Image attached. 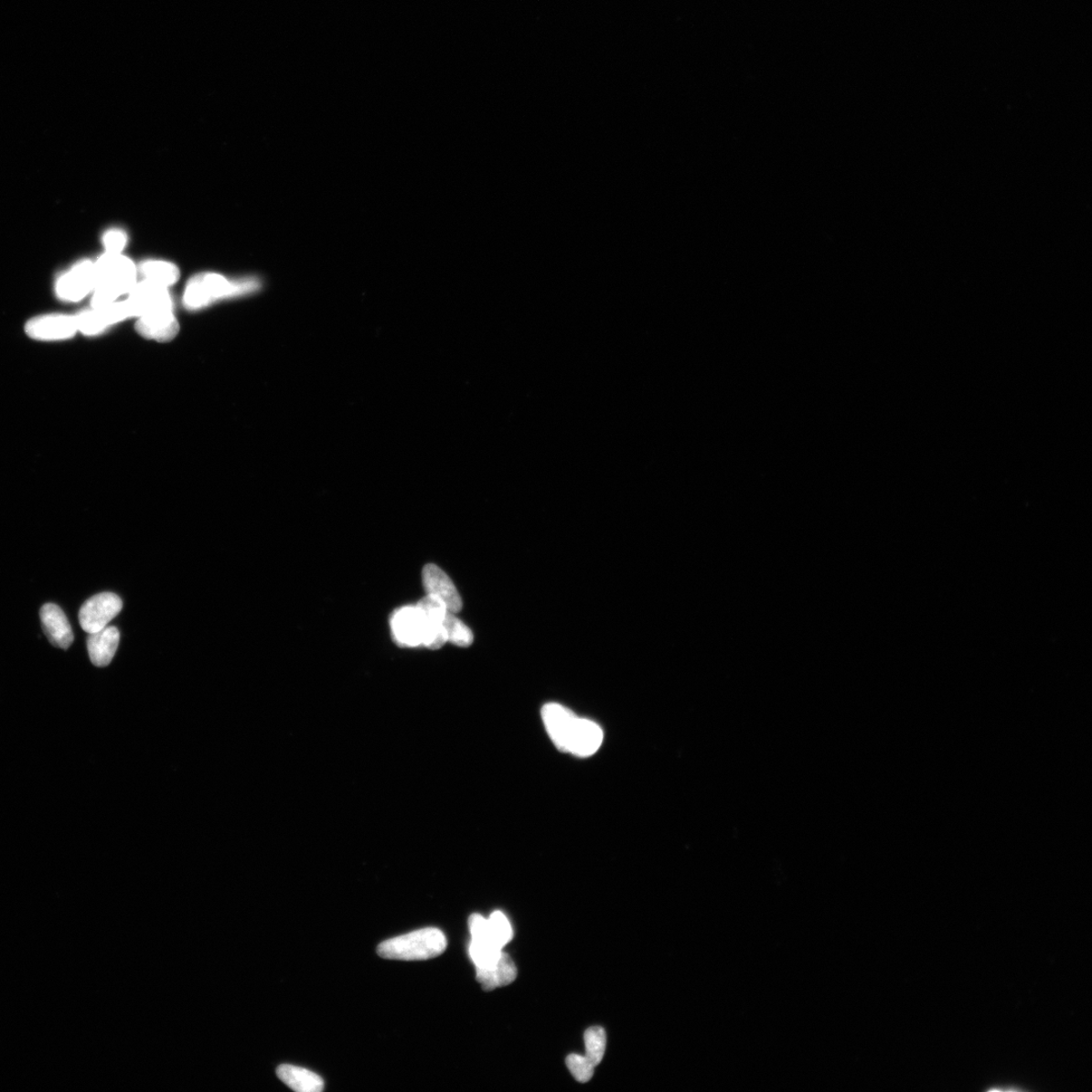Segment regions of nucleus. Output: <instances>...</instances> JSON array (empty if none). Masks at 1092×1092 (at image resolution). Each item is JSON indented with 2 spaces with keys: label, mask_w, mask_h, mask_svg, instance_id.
Here are the masks:
<instances>
[{
  "label": "nucleus",
  "mask_w": 1092,
  "mask_h": 1092,
  "mask_svg": "<svg viewBox=\"0 0 1092 1092\" xmlns=\"http://www.w3.org/2000/svg\"><path fill=\"white\" fill-rule=\"evenodd\" d=\"M468 953L476 969H488L499 960L502 949L492 943L476 941L472 938Z\"/></svg>",
  "instance_id": "20"
},
{
  "label": "nucleus",
  "mask_w": 1092,
  "mask_h": 1092,
  "mask_svg": "<svg viewBox=\"0 0 1092 1092\" xmlns=\"http://www.w3.org/2000/svg\"><path fill=\"white\" fill-rule=\"evenodd\" d=\"M566 1062L572 1076L581 1082V1084H586L593 1077L595 1066L592 1065L586 1056L572 1054Z\"/></svg>",
  "instance_id": "23"
},
{
  "label": "nucleus",
  "mask_w": 1092,
  "mask_h": 1092,
  "mask_svg": "<svg viewBox=\"0 0 1092 1092\" xmlns=\"http://www.w3.org/2000/svg\"><path fill=\"white\" fill-rule=\"evenodd\" d=\"M94 284V263L84 261L59 277L56 283V294L64 301L78 302L93 291Z\"/></svg>",
  "instance_id": "8"
},
{
  "label": "nucleus",
  "mask_w": 1092,
  "mask_h": 1092,
  "mask_svg": "<svg viewBox=\"0 0 1092 1092\" xmlns=\"http://www.w3.org/2000/svg\"><path fill=\"white\" fill-rule=\"evenodd\" d=\"M140 272L145 280L161 286L168 287L179 279L178 268L166 262H146L140 266Z\"/></svg>",
  "instance_id": "18"
},
{
  "label": "nucleus",
  "mask_w": 1092,
  "mask_h": 1092,
  "mask_svg": "<svg viewBox=\"0 0 1092 1092\" xmlns=\"http://www.w3.org/2000/svg\"><path fill=\"white\" fill-rule=\"evenodd\" d=\"M443 626L449 643L461 648H467L474 643L473 631L459 620L455 613L449 610L445 613Z\"/></svg>",
  "instance_id": "19"
},
{
  "label": "nucleus",
  "mask_w": 1092,
  "mask_h": 1092,
  "mask_svg": "<svg viewBox=\"0 0 1092 1092\" xmlns=\"http://www.w3.org/2000/svg\"><path fill=\"white\" fill-rule=\"evenodd\" d=\"M276 1073L284 1085L298 1092H321L325 1087L324 1080L308 1069L284 1065Z\"/></svg>",
  "instance_id": "16"
},
{
  "label": "nucleus",
  "mask_w": 1092,
  "mask_h": 1092,
  "mask_svg": "<svg viewBox=\"0 0 1092 1092\" xmlns=\"http://www.w3.org/2000/svg\"><path fill=\"white\" fill-rule=\"evenodd\" d=\"M137 331L143 337L159 342L175 339L179 325L172 310L161 311L138 319Z\"/></svg>",
  "instance_id": "13"
},
{
  "label": "nucleus",
  "mask_w": 1092,
  "mask_h": 1092,
  "mask_svg": "<svg viewBox=\"0 0 1092 1092\" xmlns=\"http://www.w3.org/2000/svg\"><path fill=\"white\" fill-rule=\"evenodd\" d=\"M602 742L603 732L601 727L596 723L586 720V718H582L570 753L581 756V758H587V756L595 754L600 749Z\"/></svg>",
  "instance_id": "17"
},
{
  "label": "nucleus",
  "mask_w": 1092,
  "mask_h": 1092,
  "mask_svg": "<svg viewBox=\"0 0 1092 1092\" xmlns=\"http://www.w3.org/2000/svg\"><path fill=\"white\" fill-rule=\"evenodd\" d=\"M586 1057L594 1066H598L605 1057L606 1033L601 1027H593L585 1033Z\"/></svg>",
  "instance_id": "22"
},
{
  "label": "nucleus",
  "mask_w": 1092,
  "mask_h": 1092,
  "mask_svg": "<svg viewBox=\"0 0 1092 1092\" xmlns=\"http://www.w3.org/2000/svg\"><path fill=\"white\" fill-rule=\"evenodd\" d=\"M122 608V599L116 594L111 592L98 594L84 602L81 606L80 610V626L88 634H93V632L107 627L110 622L117 617Z\"/></svg>",
  "instance_id": "6"
},
{
  "label": "nucleus",
  "mask_w": 1092,
  "mask_h": 1092,
  "mask_svg": "<svg viewBox=\"0 0 1092 1092\" xmlns=\"http://www.w3.org/2000/svg\"><path fill=\"white\" fill-rule=\"evenodd\" d=\"M446 947L444 934L438 928L427 927L382 942L378 954L390 960L423 961L442 955Z\"/></svg>",
  "instance_id": "3"
},
{
  "label": "nucleus",
  "mask_w": 1092,
  "mask_h": 1092,
  "mask_svg": "<svg viewBox=\"0 0 1092 1092\" xmlns=\"http://www.w3.org/2000/svg\"><path fill=\"white\" fill-rule=\"evenodd\" d=\"M42 626L50 643L62 649L70 648L73 643V630L63 610L52 603L45 605L40 611Z\"/></svg>",
  "instance_id": "12"
},
{
  "label": "nucleus",
  "mask_w": 1092,
  "mask_h": 1092,
  "mask_svg": "<svg viewBox=\"0 0 1092 1092\" xmlns=\"http://www.w3.org/2000/svg\"><path fill=\"white\" fill-rule=\"evenodd\" d=\"M79 331L75 316L47 315L35 318L26 326V332L37 340H62L74 337Z\"/></svg>",
  "instance_id": "10"
},
{
  "label": "nucleus",
  "mask_w": 1092,
  "mask_h": 1092,
  "mask_svg": "<svg viewBox=\"0 0 1092 1092\" xmlns=\"http://www.w3.org/2000/svg\"><path fill=\"white\" fill-rule=\"evenodd\" d=\"M126 300L131 317H143L161 311L172 310V300L167 287L146 280L136 284Z\"/></svg>",
  "instance_id": "7"
},
{
  "label": "nucleus",
  "mask_w": 1092,
  "mask_h": 1092,
  "mask_svg": "<svg viewBox=\"0 0 1092 1092\" xmlns=\"http://www.w3.org/2000/svg\"><path fill=\"white\" fill-rule=\"evenodd\" d=\"M120 644V631L117 627L107 626L100 631L89 634L88 650L94 666L102 668L111 664Z\"/></svg>",
  "instance_id": "14"
},
{
  "label": "nucleus",
  "mask_w": 1092,
  "mask_h": 1092,
  "mask_svg": "<svg viewBox=\"0 0 1092 1092\" xmlns=\"http://www.w3.org/2000/svg\"><path fill=\"white\" fill-rule=\"evenodd\" d=\"M517 977V969L509 955L502 952L499 960L488 969H476V980L485 991H491L511 984Z\"/></svg>",
  "instance_id": "15"
},
{
  "label": "nucleus",
  "mask_w": 1092,
  "mask_h": 1092,
  "mask_svg": "<svg viewBox=\"0 0 1092 1092\" xmlns=\"http://www.w3.org/2000/svg\"><path fill=\"white\" fill-rule=\"evenodd\" d=\"M542 720L548 733L558 749L569 753L576 736L582 718L574 714L569 708L558 703L545 704L542 708Z\"/></svg>",
  "instance_id": "5"
},
{
  "label": "nucleus",
  "mask_w": 1092,
  "mask_h": 1092,
  "mask_svg": "<svg viewBox=\"0 0 1092 1092\" xmlns=\"http://www.w3.org/2000/svg\"><path fill=\"white\" fill-rule=\"evenodd\" d=\"M423 585L427 595L442 601L445 607L453 613L463 609V601L457 589L447 574L435 564L430 563L423 569Z\"/></svg>",
  "instance_id": "11"
},
{
  "label": "nucleus",
  "mask_w": 1092,
  "mask_h": 1092,
  "mask_svg": "<svg viewBox=\"0 0 1092 1092\" xmlns=\"http://www.w3.org/2000/svg\"><path fill=\"white\" fill-rule=\"evenodd\" d=\"M257 287L258 282L252 279L230 282L222 275L203 273L188 283L184 304L188 309H200L219 299L252 293Z\"/></svg>",
  "instance_id": "4"
},
{
  "label": "nucleus",
  "mask_w": 1092,
  "mask_h": 1092,
  "mask_svg": "<svg viewBox=\"0 0 1092 1092\" xmlns=\"http://www.w3.org/2000/svg\"><path fill=\"white\" fill-rule=\"evenodd\" d=\"M391 628L400 647L438 649L447 643L443 625L426 616L417 605L398 609L391 617Z\"/></svg>",
  "instance_id": "2"
},
{
  "label": "nucleus",
  "mask_w": 1092,
  "mask_h": 1092,
  "mask_svg": "<svg viewBox=\"0 0 1092 1092\" xmlns=\"http://www.w3.org/2000/svg\"><path fill=\"white\" fill-rule=\"evenodd\" d=\"M130 317L131 313L127 301L114 302L109 305L93 308L75 316L79 331L86 335H97L110 326Z\"/></svg>",
  "instance_id": "9"
},
{
  "label": "nucleus",
  "mask_w": 1092,
  "mask_h": 1092,
  "mask_svg": "<svg viewBox=\"0 0 1092 1092\" xmlns=\"http://www.w3.org/2000/svg\"><path fill=\"white\" fill-rule=\"evenodd\" d=\"M488 937L497 947H503L512 940L513 930L509 921L501 912H495L487 919Z\"/></svg>",
  "instance_id": "21"
},
{
  "label": "nucleus",
  "mask_w": 1092,
  "mask_h": 1092,
  "mask_svg": "<svg viewBox=\"0 0 1092 1092\" xmlns=\"http://www.w3.org/2000/svg\"><path fill=\"white\" fill-rule=\"evenodd\" d=\"M95 284L92 308L109 305L130 293L137 284V267L122 253L105 252L94 263Z\"/></svg>",
  "instance_id": "1"
},
{
  "label": "nucleus",
  "mask_w": 1092,
  "mask_h": 1092,
  "mask_svg": "<svg viewBox=\"0 0 1092 1092\" xmlns=\"http://www.w3.org/2000/svg\"><path fill=\"white\" fill-rule=\"evenodd\" d=\"M128 238L122 230L114 229L103 236V245L108 253L120 254L126 246Z\"/></svg>",
  "instance_id": "24"
}]
</instances>
